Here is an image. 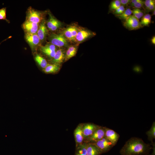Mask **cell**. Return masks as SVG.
<instances>
[{
	"label": "cell",
	"mask_w": 155,
	"mask_h": 155,
	"mask_svg": "<svg viewBox=\"0 0 155 155\" xmlns=\"http://www.w3.org/2000/svg\"><path fill=\"white\" fill-rule=\"evenodd\" d=\"M92 35V33L87 31L82 30L78 32L75 37V40L81 42L88 38Z\"/></svg>",
	"instance_id": "2e32d148"
},
{
	"label": "cell",
	"mask_w": 155,
	"mask_h": 155,
	"mask_svg": "<svg viewBox=\"0 0 155 155\" xmlns=\"http://www.w3.org/2000/svg\"><path fill=\"white\" fill-rule=\"evenodd\" d=\"M25 38L33 51L36 49L40 42V40L37 33L32 34L26 33Z\"/></svg>",
	"instance_id": "52a82bcc"
},
{
	"label": "cell",
	"mask_w": 155,
	"mask_h": 155,
	"mask_svg": "<svg viewBox=\"0 0 155 155\" xmlns=\"http://www.w3.org/2000/svg\"><path fill=\"white\" fill-rule=\"evenodd\" d=\"M105 127L100 126L87 139L88 143H94L105 137Z\"/></svg>",
	"instance_id": "ba28073f"
},
{
	"label": "cell",
	"mask_w": 155,
	"mask_h": 155,
	"mask_svg": "<svg viewBox=\"0 0 155 155\" xmlns=\"http://www.w3.org/2000/svg\"><path fill=\"white\" fill-rule=\"evenodd\" d=\"M132 13L133 15L138 19L140 18L139 14L137 8H135L132 10Z\"/></svg>",
	"instance_id": "d6a6232c"
},
{
	"label": "cell",
	"mask_w": 155,
	"mask_h": 155,
	"mask_svg": "<svg viewBox=\"0 0 155 155\" xmlns=\"http://www.w3.org/2000/svg\"><path fill=\"white\" fill-rule=\"evenodd\" d=\"M34 59L38 65L42 68H45L48 65L46 59L38 54L36 55Z\"/></svg>",
	"instance_id": "d6986e66"
},
{
	"label": "cell",
	"mask_w": 155,
	"mask_h": 155,
	"mask_svg": "<svg viewBox=\"0 0 155 155\" xmlns=\"http://www.w3.org/2000/svg\"><path fill=\"white\" fill-rule=\"evenodd\" d=\"M144 5V1L142 0L135 3L131 4V6L135 8L140 9L143 7Z\"/></svg>",
	"instance_id": "4316f807"
},
{
	"label": "cell",
	"mask_w": 155,
	"mask_h": 155,
	"mask_svg": "<svg viewBox=\"0 0 155 155\" xmlns=\"http://www.w3.org/2000/svg\"><path fill=\"white\" fill-rule=\"evenodd\" d=\"M61 25V22L57 20V22L53 25L50 30L52 31H55L59 28Z\"/></svg>",
	"instance_id": "4dcf8cb0"
},
{
	"label": "cell",
	"mask_w": 155,
	"mask_h": 155,
	"mask_svg": "<svg viewBox=\"0 0 155 155\" xmlns=\"http://www.w3.org/2000/svg\"><path fill=\"white\" fill-rule=\"evenodd\" d=\"M105 137L114 146L118 140L119 135L114 130L105 127Z\"/></svg>",
	"instance_id": "9c48e42d"
},
{
	"label": "cell",
	"mask_w": 155,
	"mask_h": 155,
	"mask_svg": "<svg viewBox=\"0 0 155 155\" xmlns=\"http://www.w3.org/2000/svg\"><path fill=\"white\" fill-rule=\"evenodd\" d=\"M151 41L152 43L154 44H155V36H153L151 39Z\"/></svg>",
	"instance_id": "ab89813d"
},
{
	"label": "cell",
	"mask_w": 155,
	"mask_h": 155,
	"mask_svg": "<svg viewBox=\"0 0 155 155\" xmlns=\"http://www.w3.org/2000/svg\"><path fill=\"white\" fill-rule=\"evenodd\" d=\"M57 21L52 16H50V18L47 23V26L48 28L50 30L51 28L53 25Z\"/></svg>",
	"instance_id": "484cf974"
},
{
	"label": "cell",
	"mask_w": 155,
	"mask_h": 155,
	"mask_svg": "<svg viewBox=\"0 0 155 155\" xmlns=\"http://www.w3.org/2000/svg\"><path fill=\"white\" fill-rule=\"evenodd\" d=\"M82 125H79L74 131V136L75 141L78 145L82 144L84 137L82 131Z\"/></svg>",
	"instance_id": "8fae6325"
},
{
	"label": "cell",
	"mask_w": 155,
	"mask_h": 155,
	"mask_svg": "<svg viewBox=\"0 0 155 155\" xmlns=\"http://www.w3.org/2000/svg\"><path fill=\"white\" fill-rule=\"evenodd\" d=\"M121 5L124 6L127 5L131 3L130 0H120Z\"/></svg>",
	"instance_id": "e575fe53"
},
{
	"label": "cell",
	"mask_w": 155,
	"mask_h": 155,
	"mask_svg": "<svg viewBox=\"0 0 155 155\" xmlns=\"http://www.w3.org/2000/svg\"><path fill=\"white\" fill-rule=\"evenodd\" d=\"M48 32V30L45 25V22L43 21L39 26L37 34L40 41H43L45 39Z\"/></svg>",
	"instance_id": "5bb4252c"
},
{
	"label": "cell",
	"mask_w": 155,
	"mask_h": 155,
	"mask_svg": "<svg viewBox=\"0 0 155 155\" xmlns=\"http://www.w3.org/2000/svg\"><path fill=\"white\" fill-rule=\"evenodd\" d=\"M133 69L135 71L138 72H140V71L141 70L140 67L139 66H135L134 67Z\"/></svg>",
	"instance_id": "f35d334b"
},
{
	"label": "cell",
	"mask_w": 155,
	"mask_h": 155,
	"mask_svg": "<svg viewBox=\"0 0 155 155\" xmlns=\"http://www.w3.org/2000/svg\"><path fill=\"white\" fill-rule=\"evenodd\" d=\"M125 10L124 6L121 5L119 7L115 10L114 13L116 15L120 14L122 13Z\"/></svg>",
	"instance_id": "f546056e"
},
{
	"label": "cell",
	"mask_w": 155,
	"mask_h": 155,
	"mask_svg": "<svg viewBox=\"0 0 155 155\" xmlns=\"http://www.w3.org/2000/svg\"><path fill=\"white\" fill-rule=\"evenodd\" d=\"M137 10L140 18H142L144 16V13L140 9L137 8Z\"/></svg>",
	"instance_id": "74e56055"
},
{
	"label": "cell",
	"mask_w": 155,
	"mask_h": 155,
	"mask_svg": "<svg viewBox=\"0 0 155 155\" xmlns=\"http://www.w3.org/2000/svg\"><path fill=\"white\" fill-rule=\"evenodd\" d=\"M42 19V15L40 12L31 7L28 9L26 20L39 24Z\"/></svg>",
	"instance_id": "7a4b0ae2"
},
{
	"label": "cell",
	"mask_w": 155,
	"mask_h": 155,
	"mask_svg": "<svg viewBox=\"0 0 155 155\" xmlns=\"http://www.w3.org/2000/svg\"><path fill=\"white\" fill-rule=\"evenodd\" d=\"M146 134L149 140L152 143L153 140L155 138V122H153L150 129L147 131Z\"/></svg>",
	"instance_id": "ffe728a7"
},
{
	"label": "cell",
	"mask_w": 155,
	"mask_h": 155,
	"mask_svg": "<svg viewBox=\"0 0 155 155\" xmlns=\"http://www.w3.org/2000/svg\"><path fill=\"white\" fill-rule=\"evenodd\" d=\"M125 27L130 30L138 29L142 27L139 19L133 15H131L123 22Z\"/></svg>",
	"instance_id": "3957f363"
},
{
	"label": "cell",
	"mask_w": 155,
	"mask_h": 155,
	"mask_svg": "<svg viewBox=\"0 0 155 155\" xmlns=\"http://www.w3.org/2000/svg\"><path fill=\"white\" fill-rule=\"evenodd\" d=\"M87 144L84 143L78 145L75 155H86Z\"/></svg>",
	"instance_id": "ac0fdd59"
},
{
	"label": "cell",
	"mask_w": 155,
	"mask_h": 155,
	"mask_svg": "<svg viewBox=\"0 0 155 155\" xmlns=\"http://www.w3.org/2000/svg\"><path fill=\"white\" fill-rule=\"evenodd\" d=\"M155 9V2L152 3L150 6L147 11L148 12L153 11Z\"/></svg>",
	"instance_id": "d590c367"
},
{
	"label": "cell",
	"mask_w": 155,
	"mask_h": 155,
	"mask_svg": "<svg viewBox=\"0 0 155 155\" xmlns=\"http://www.w3.org/2000/svg\"><path fill=\"white\" fill-rule=\"evenodd\" d=\"M6 8H3L0 9V20L7 21L6 18Z\"/></svg>",
	"instance_id": "83f0119b"
},
{
	"label": "cell",
	"mask_w": 155,
	"mask_h": 155,
	"mask_svg": "<svg viewBox=\"0 0 155 155\" xmlns=\"http://www.w3.org/2000/svg\"><path fill=\"white\" fill-rule=\"evenodd\" d=\"M101 152L94 144L92 143L87 144L86 155H100Z\"/></svg>",
	"instance_id": "9a60e30c"
},
{
	"label": "cell",
	"mask_w": 155,
	"mask_h": 155,
	"mask_svg": "<svg viewBox=\"0 0 155 155\" xmlns=\"http://www.w3.org/2000/svg\"><path fill=\"white\" fill-rule=\"evenodd\" d=\"M132 13V10L129 8L125 9L121 14L116 15V16L121 20H125Z\"/></svg>",
	"instance_id": "7402d4cb"
},
{
	"label": "cell",
	"mask_w": 155,
	"mask_h": 155,
	"mask_svg": "<svg viewBox=\"0 0 155 155\" xmlns=\"http://www.w3.org/2000/svg\"><path fill=\"white\" fill-rule=\"evenodd\" d=\"M100 126L94 123H89L82 125V131L84 138L86 140Z\"/></svg>",
	"instance_id": "8992f818"
},
{
	"label": "cell",
	"mask_w": 155,
	"mask_h": 155,
	"mask_svg": "<svg viewBox=\"0 0 155 155\" xmlns=\"http://www.w3.org/2000/svg\"><path fill=\"white\" fill-rule=\"evenodd\" d=\"M61 65L57 63L48 64L43 71L46 73H53L58 72L60 69Z\"/></svg>",
	"instance_id": "4fadbf2b"
},
{
	"label": "cell",
	"mask_w": 155,
	"mask_h": 155,
	"mask_svg": "<svg viewBox=\"0 0 155 155\" xmlns=\"http://www.w3.org/2000/svg\"><path fill=\"white\" fill-rule=\"evenodd\" d=\"M152 147L141 138L132 137L128 140L120 150L121 155H148Z\"/></svg>",
	"instance_id": "6da1fadb"
},
{
	"label": "cell",
	"mask_w": 155,
	"mask_h": 155,
	"mask_svg": "<svg viewBox=\"0 0 155 155\" xmlns=\"http://www.w3.org/2000/svg\"><path fill=\"white\" fill-rule=\"evenodd\" d=\"M40 49L41 51L50 57L53 58L55 54L56 51H52L45 49L41 47Z\"/></svg>",
	"instance_id": "cb8c5ba5"
},
{
	"label": "cell",
	"mask_w": 155,
	"mask_h": 155,
	"mask_svg": "<svg viewBox=\"0 0 155 155\" xmlns=\"http://www.w3.org/2000/svg\"><path fill=\"white\" fill-rule=\"evenodd\" d=\"M121 5L119 0H115L112 1L110 4V8L113 10H115Z\"/></svg>",
	"instance_id": "d4e9b609"
},
{
	"label": "cell",
	"mask_w": 155,
	"mask_h": 155,
	"mask_svg": "<svg viewBox=\"0 0 155 155\" xmlns=\"http://www.w3.org/2000/svg\"><path fill=\"white\" fill-rule=\"evenodd\" d=\"M71 29L73 37L75 40V37L78 32V30L75 27L72 26H71Z\"/></svg>",
	"instance_id": "836d02e7"
},
{
	"label": "cell",
	"mask_w": 155,
	"mask_h": 155,
	"mask_svg": "<svg viewBox=\"0 0 155 155\" xmlns=\"http://www.w3.org/2000/svg\"><path fill=\"white\" fill-rule=\"evenodd\" d=\"M77 52V48L74 46H71L67 50L65 55V61H67L74 56Z\"/></svg>",
	"instance_id": "e0dca14e"
},
{
	"label": "cell",
	"mask_w": 155,
	"mask_h": 155,
	"mask_svg": "<svg viewBox=\"0 0 155 155\" xmlns=\"http://www.w3.org/2000/svg\"><path fill=\"white\" fill-rule=\"evenodd\" d=\"M92 143L96 146L102 154L108 151L114 146L112 143L105 137L99 140Z\"/></svg>",
	"instance_id": "277c9868"
},
{
	"label": "cell",
	"mask_w": 155,
	"mask_h": 155,
	"mask_svg": "<svg viewBox=\"0 0 155 155\" xmlns=\"http://www.w3.org/2000/svg\"><path fill=\"white\" fill-rule=\"evenodd\" d=\"M39 26L38 24L26 20L22 25L23 28L26 33L32 34L37 33Z\"/></svg>",
	"instance_id": "30bf717a"
},
{
	"label": "cell",
	"mask_w": 155,
	"mask_h": 155,
	"mask_svg": "<svg viewBox=\"0 0 155 155\" xmlns=\"http://www.w3.org/2000/svg\"><path fill=\"white\" fill-rule=\"evenodd\" d=\"M64 34L65 36L69 40H75L73 36L71 31V26L67 28L64 30Z\"/></svg>",
	"instance_id": "603a6c76"
},
{
	"label": "cell",
	"mask_w": 155,
	"mask_h": 155,
	"mask_svg": "<svg viewBox=\"0 0 155 155\" xmlns=\"http://www.w3.org/2000/svg\"><path fill=\"white\" fill-rule=\"evenodd\" d=\"M154 2H155V0H146L144 1V5H145L147 10L151 5Z\"/></svg>",
	"instance_id": "1f68e13d"
},
{
	"label": "cell",
	"mask_w": 155,
	"mask_h": 155,
	"mask_svg": "<svg viewBox=\"0 0 155 155\" xmlns=\"http://www.w3.org/2000/svg\"><path fill=\"white\" fill-rule=\"evenodd\" d=\"M151 145H152V148L153 150L152 152V154H148V155H155V145L154 143L153 142L151 143Z\"/></svg>",
	"instance_id": "8d00e7d4"
},
{
	"label": "cell",
	"mask_w": 155,
	"mask_h": 155,
	"mask_svg": "<svg viewBox=\"0 0 155 155\" xmlns=\"http://www.w3.org/2000/svg\"><path fill=\"white\" fill-rule=\"evenodd\" d=\"M151 16L149 14H146L142 17L141 21L140 24L142 26H147L151 23Z\"/></svg>",
	"instance_id": "44dd1931"
},
{
	"label": "cell",
	"mask_w": 155,
	"mask_h": 155,
	"mask_svg": "<svg viewBox=\"0 0 155 155\" xmlns=\"http://www.w3.org/2000/svg\"><path fill=\"white\" fill-rule=\"evenodd\" d=\"M155 15V9L153 11L152 15Z\"/></svg>",
	"instance_id": "60d3db41"
},
{
	"label": "cell",
	"mask_w": 155,
	"mask_h": 155,
	"mask_svg": "<svg viewBox=\"0 0 155 155\" xmlns=\"http://www.w3.org/2000/svg\"><path fill=\"white\" fill-rule=\"evenodd\" d=\"M51 44L58 47L66 46L67 42L66 39L62 34H52L49 37Z\"/></svg>",
	"instance_id": "5b68a950"
},
{
	"label": "cell",
	"mask_w": 155,
	"mask_h": 155,
	"mask_svg": "<svg viewBox=\"0 0 155 155\" xmlns=\"http://www.w3.org/2000/svg\"><path fill=\"white\" fill-rule=\"evenodd\" d=\"M41 47L46 50L52 51H56V46L51 44H46L45 46H42Z\"/></svg>",
	"instance_id": "f1b7e54d"
},
{
	"label": "cell",
	"mask_w": 155,
	"mask_h": 155,
	"mask_svg": "<svg viewBox=\"0 0 155 155\" xmlns=\"http://www.w3.org/2000/svg\"><path fill=\"white\" fill-rule=\"evenodd\" d=\"M65 54L64 51L61 49L57 50L54 57L53 58V63L61 64L65 59Z\"/></svg>",
	"instance_id": "7c38bea8"
}]
</instances>
